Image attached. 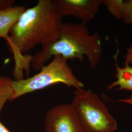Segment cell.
Masks as SVG:
<instances>
[{"mask_svg": "<svg viewBox=\"0 0 132 132\" xmlns=\"http://www.w3.org/2000/svg\"><path fill=\"white\" fill-rule=\"evenodd\" d=\"M71 104L85 132H113L118 123L98 94L84 88L76 90Z\"/></svg>", "mask_w": 132, "mask_h": 132, "instance_id": "obj_4", "label": "cell"}, {"mask_svg": "<svg viewBox=\"0 0 132 132\" xmlns=\"http://www.w3.org/2000/svg\"><path fill=\"white\" fill-rule=\"evenodd\" d=\"M121 19L126 24H132V0L124 1Z\"/></svg>", "mask_w": 132, "mask_h": 132, "instance_id": "obj_11", "label": "cell"}, {"mask_svg": "<svg viewBox=\"0 0 132 132\" xmlns=\"http://www.w3.org/2000/svg\"><path fill=\"white\" fill-rule=\"evenodd\" d=\"M37 74L25 79L13 80V94L11 101L24 94L42 90L57 84H63L78 90L85 86L77 78L68 61L60 56L52 58L47 65H44Z\"/></svg>", "mask_w": 132, "mask_h": 132, "instance_id": "obj_3", "label": "cell"}, {"mask_svg": "<svg viewBox=\"0 0 132 132\" xmlns=\"http://www.w3.org/2000/svg\"><path fill=\"white\" fill-rule=\"evenodd\" d=\"M26 9L18 5L0 10V38L4 39L7 43L9 42L10 29Z\"/></svg>", "mask_w": 132, "mask_h": 132, "instance_id": "obj_7", "label": "cell"}, {"mask_svg": "<svg viewBox=\"0 0 132 132\" xmlns=\"http://www.w3.org/2000/svg\"><path fill=\"white\" fill-rule=\"evenodd\" d=\"M117 101H119V102H122V103H126V104H129L132 107V95H130L128 97L125 98L118 99V100H117Z\"/></svg>", "mask_w": 132, "mask_h": 132, "instance_id": "obj_14", "label": "cell"}, {"mask_svg": "<svg viewBox=\"0 0 132 132\" xmlns=\"http://www.w3.org/2000/svg\"><path fill=\"white\" fill-rule=\"evenodd\" d=\"M103 0H53V4L62 17L73 16L86 24L94 19Z\"/></svg>", "mask_w": 132, "mask_h": 132, "instance_id": "obj_6", "label": "cell"}, {"mask_svg": "<svg viewBox=\"0 0 132 132\" xmlns=\"http://www.w3.org/2000/svg\"><path fill=\"white\" fill-rule=\"evenodd\" d=\"M45 127L47 132H85L71 103L50 109L45 117Z\"/></svg>", "mask_w": 132, "mask_h": 132, "instance_id": "obj_5", "label": "cell"}, {"mask_svg": "<svg viewBox=\"0 0 132 132\" xmlns=\"http://www.w3.org/2000/svg\"><path fill=\"white\" fill-rule=\"evenodd\" d=\"M123 2V0H103L102 4L114 18L120 20L121 18Z\"/></svg>", "mask_w": 132, "mask_h": 132, "instance_id": "obj_10", "label": "cell"}, {"mask_svg": "<svg viewBox=\"0 0 132 132\" xmlns=\"http://www.w3.org/2000/svg\"><path fill=\"white\" fill-rule=\"evenodd\" d=\"M0 132H12L10 131L0 120Z\"/></svg>", "mask_w": 132, "mask_h": 132, "instance_id": "obj_15", "label": "cell"}, {"mask_svg": "<svg viewBox=\"0 0 132 132\" xmlns=\"http://www.w3.org/2000/svg\"><path fill=\"white\" fill-rule=\"evenodd\" d=\"M123 67L115 64L116 80L108 86V90H112L118 87V90H130L132 91V67L125 64Z\"/></svg>", "mask_w": 132, "mask_h": 132, "instance_id": "obj_8", "label": "cell"}, {"mask_svg": "<svg viewBox=\"0 0 132 132\" xmlns=\"http://www.w3.org/2000/svg\"><path fill=\"white\" fill-rule=\"evenodd\" d=\"M62 18L52 0H39L20 16L10 30L7 43L13 54L14 80L23 79L24 71H29L32 56L25 53L38 45L43 48L56 41L63 24Z\"/></svg>", "mask_w": 132, "mask_h": 132, "instance_id": "obj_1", "label": "cell"}, {"mask_svg": "<svg viewBox=\"0 0 132 132\" xmlns=\"http://www.w3.org/2000/svg\"><path fill=\"white\" fill-rule=\"evenodd\" d=\"M125 64H132V45L129 46L125 56Z\"/></svg>", "mask_w": 132, "mask_h": 132, "instance_id": "obj_13", "label": "cell"}, {"mask_svg": "<svg viewBox=\"0 0 132 132\" xmlns=\"http://www.w3.org/2000/svg\"><path fill=\"white\" fill-rule=\"evenodd\" d=\"M103 55L102 40L97 32L90 34L86 24L63 23L58 38L54 43L32 56L33 69L40 71L50 59L60 56L67 61L78 59L84 61L87 57L90 67L96 69Z\"/></svg>", "mask_w": 132, "mask_h": 132, "instance_id": "obj_2", "label": "cell"}, {"mask_svg": "<svg viewBox=\"0 0 132 132\" xmlns=\"http://www.w3.org/2000/svg\"><path fill=\"white\" fill-rule=\"evenodd\" d=\"M13 79L7 76H0V115L7 101H11L12 96Z\"/></svg>", "mask_w": 132, "mask_h": 132, "instance_id": "obj_9", "label": "cell"}, {"mask_svg": "<svg viewBox=\"0 0 132 132\" xmlns=\"http://www.w3.org/2000/svg\"><path fill=\"white\" fill-rule=\"evenodd\" d=\"M14 0H0V10L7 9L14 6Z\"/></svg>", "mask_w": 132, "mask_h": 132, "instance_id": "obj_12", "label": "cell"}]
</instances>
